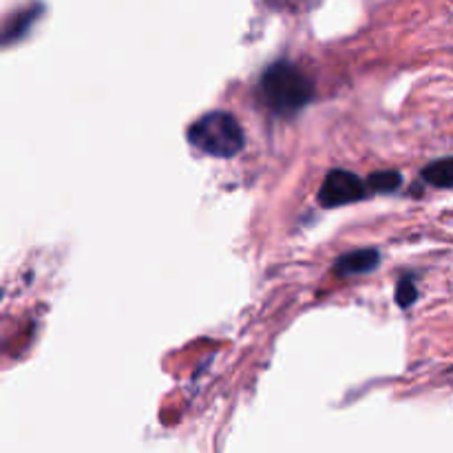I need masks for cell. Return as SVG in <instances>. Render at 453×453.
<instances>
[{
    "mask_svg": "<svg viewBox=\"0 0 453 453\" xmlns=\"http://www.w3.org/2000/svg\"><path fill=\"white\" fill-rule=\"evenodd\" d=\"M261 96L277 113H296L314 97V84L292 62H274L261 75Z\"/></svg>",
    "mask_w": 453,
    "mask_h": 453,
    "instance_id": "6da1fadb",
    "label": "cell"
},
{
    "mask_svg": "<svg viewBox=\"0 0 453 453\" xmlns=\"http://www.w3.org/2000/svg\"><path fill=\"white\" fill-rule=\"evenodd\" d=\"M188 142L212 157H233L243 149V128L237 118L226 111H212L190 124Z\"/></svg>",
    "mask_w": 453,
    "mask_h": 453,
    "instance_id": "7a4b0ae2",
    "label": "cell"
},
{
    "mask_svg": "<svg viewBox=\"0 0 453 453\" xmlns=\"http://www.w3.org/2000/svg\"><path fill=\"white\" fill-rule=\"evenodd\" d=\"M367 188L361 181V177H357L349 171H330L323 180L321 190H319V203L323 208H339L345 203L358 202V199L365 197Z\"/></svg>",
    "mask_w": 453,
    "mask_h": 453,
    "instance_id": "3957f363",
    "label": "cell"
},
{
    "mask_svg": "<svg viewBox=\"0 0 453 453\" xmlns=\"http://www.w3.org/2000/svg\"><path fill=\"white\" fill-rule=\"evenodd\" d=\"M380 255L376 248H361V250L348 252L336 261L334 270L339 277H349V274H365L379 265Z\"/></svg>",
    "mask_w": 453,
    "mask_h": 453,
    "instance_id": "277c9868",
    "label": "cell"
},
{
    "mask_svg": "<svg viewBox=\"0 0 453 453\" xmlns=\"http://www.w3.org/2000/svg\"><path fill=\"white\" fill-rule=\"evenodd\" d=\"M423 180L436 188H453V157L436 159L423 168Z\"/></svg>",
    "mask_w": 453,
    "mask_h": 453,
    "instance_id": "5b68a950",
    "label": "cell"
},
{
    "mask_svg": "<svg viewBox=\"0 0 453 453\" xmlns=\"http://www.w3.org/2000/svg\"><path fill=\"white\" fill-rule=\"evenodd\" d=\"M403 184V177L398 171H379L367 177V186L374 193H394Z\"/></svg>",
    "mask_w": 453,
    "mask_h": 453,
    "instance_id": "8992f818",
    "label": "cell"
},
{
    "mask_svg": "<svg viewBox=\"0 0 453 453\" xmlns=\"http://www.w3.org/2000/svg\"><path fill=\"white\" fill-rule=\"evenodd\" d=\"M418 299V290H416V283L410 277H403L396 286V303L401 308H410L414 301Z\"/></svg>",
    "mask_w": 453,
    "mask_h": 453,
    "instance_id": "52a82bcc",
    "label": "cell"
},
{
    "mask_svg": "<svg viewBox=\"0 0 453 453\" xmlns=\"http://www.w3.org/2000/svg\"><path fill=\"white\" fill-rule=\"evenodd\" d=\"M34 20V9H31V12H22V13H18V16H13L12 20L7 22V31H4V40H12L13 35H20L22 31L27 29V25H29V22Z\"/></svg>",
    "mask_w": 453,
    "mask_h": 453,
    "instance_id": "ba28073f",
    "label": "cell"
}]
</instances>
